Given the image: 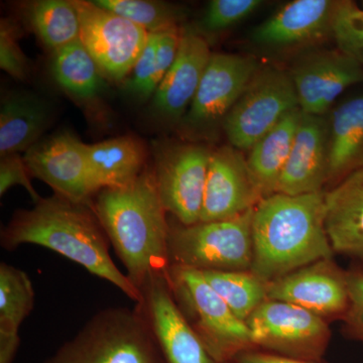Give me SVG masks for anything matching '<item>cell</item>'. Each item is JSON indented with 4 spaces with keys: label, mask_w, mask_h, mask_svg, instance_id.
<instances>
[{
    "label": "cell",
    "mask_w": 363,
    "mask_h": 363,
    "mask_svg": "<svg viewBox=\"0 0 363 363\" xmlns=\"http://www.w3.org/2000/svg\"><path fill=\"white\" fill-rule=\"evenodd\" d=\"M325 229L334 252L363 259V169L325 193Z\"/></svg>",
    "instance_id": "cell-20"
},
{
    "label": "cell",
    "mask_w": 363,
    "mask_h": 363,
    "mask_svg": "<svg viewBox=\"0 0 363 363\" xmlns=\"http://www.w3.org/2000/svg\"><path fill=\"white\" fill-rule=\"evenodd\" d=\"M162 79L156 58V33H150L147 45L131 71L126 88L133 96L147 99L155 94Z\"/></svg>",
    "instance_id": "cell-32"
},
{
    "label": "cell",
    "mask_w": 363,
    "mask_h": 363,
    "mask_svg": "<svg viewBox=\"0 0 363 363\" xmlns=\"http://www.w3.org/2000/svg\"><path fill=\"white\" fill-rule=\"evenodd\" d=\"M91 206L138 290L152 277L168 272L171 225L152 171L145 169L123 187L101 189Z\"/></svg>",
    "instance_id": "cell-2"
},
{
    "label": "cell",
    "mask_w": 363,
    "mask_h": 363,
    "mask_svg": "<svg viewBox=\"0 0 363 363\" xmlns=\"http://www.w3.org/2000/svg\"><path fill=\"white\" fill-rule=\"evenodd\" d=\"M300 108L290 72L259 69L225 116L231 147L250 150L291 111Z\"/></svg>",
    "instance_id": "cell-7"
},
{
    "label": "cell",
    "mask_w": 363,
    "mask_h": 363,
    "mask_svg": "<svg viewBox=\"0 0 363 363\" xmlns=\"http://www.w3.org/2000/svg\"><path fill=\"white\" fill-rule=\"evenodd\" d=\"M253 210L226 220L169 226V264L198 271H250Z\"/></svg>",
    "instance_id": "cell-6"
},
{
    "label": "cell",
    "mask_w": 363,
    "mask_h": 363,
    "mask_svg": "<svg viewBox=\"0 0 363 363\" xmlns=\"http://www.w3.org/2000/svg\"><path fill=\"white\" fill-rule=\"evenodd\" d=\"M211 152L197 145H179L157 150L152 171L168 213L182 225L200 222Z\"/></svg>",
    "instance_id": "cell-11"
},
{
    "label": "cell",
    "mask_w": 363,
    "mask_h": 363,
    "mask_svg": "<svg viewBox=\"0 0 363 363\" xmlns=\"http://www.w3.org/2000/svg\"><path fill=\"white\" fill-rule=\"evenodd\" d=\"M264 199L240 150L223 147L210 157L200 222L226 220Z\"/></svg>",
    "instance_id": "cell-14"
},
{
    "label": "cell",
    "mask_w": 363,
    "mask_h": 363,
    "mask_svg": "<svg viewBox=\"0 0 363 363\" xmlns=\"http://www.w3.org/2000/svg\"><path fill=\"white\" fill-rule=\"evenodd\" d=\"M262 0H212L200 21L203 32L217 33L228 30L255 13Z\"/></svg>",
    "instance_id": "cell-31"
},
{
    "label": "cell",
    "mask_w": 363,
    "mask_h": 363,
    "mask_svg": "<svg viewBox=\"0 0 363 363\" xmlns=\"http://www.w3.org/2000/svg\"><path fill=\"white\" fill-rule=\"evenodd\" d=\"M20 345V333L0 332V363H13Z\"/></svg>",
    "instance_id": "cell-37"
},
{
    "label": "cell",
    "mask_w": 363,
    "mask_h": 363,
    "mask_svg": "<svg viewBox=\"0 0 363 363\" xmlns=\"http://www.w3.org/2000/svg\"><path fill=\"white\" fill-rule=\"evenodd\" d=\"M325 193H274L253 210L250 272L266 281L333 255L325 229Z\"/></svg>",
    "instance_id": "cell-3"
},
{
    "label": "cell",
    "mask_w": 363,
    "mask_h": 363,
    "mask_svg": "<svg viewBox=\"0 0 363 363\" xmlns=\"http://www.w3.org/2000/svg\"><path fill=\"white\" fill-rule=\"evenodd\" d=\"M52 73L57 83L78 99H93L104 88V76L80 39L54 52Z\"/></svg>",
    "instance_id": "cell-25"
},
{
    "label": "cell",
    "mask_w": 363,
    "mask_h": 363,
    "mask_svg": "<svg viewBox=\"0 0 363 363\" xmlns=\"http://www.w3.org/2000/svg\"><path fill=\"white\" fill-rule=\"evenodd\" d=\"M140 292L135 310L147 324L162 363H219L177 305L167 272L147 279Z\"/></svg>",
    "instance_id": "cell-9"
},
{
    "label": "cell",
    "mask_w": 363,
    "mask_h": 363,
    "mask_svg": "<svg viewBox=\"0 0 363 363\" xmlns=\"http://www.w3.org/2000/svg\"><path fill=\"white\" fill-rule=\"evenodd\" d=\"M319 360H306L300 358L274 354V353L259 352L252 350L243 351L234 358L231 363H318Z\"/></svg>",
    "instance_id": "cell-36"
},
{
    "label": "cell",
    "mask_w": 363,
    "mask_h": 363,
    "mask_svg": "<svg viewBox=\"0 0 363 363\" xmlns=\"http://www.w3.org/2000/svg\"><path fill=\"white\" fill-rule=\"evenodd\" d=\"M215 292L242 321L267 300V283L247 271H200Z\"/></svg>",
    "instance_id": "cell-27"
},
{
    "label": "cell",
    "mask_w": 363,
    "mask_h": 363,
    "mask_svg": "<svg viewBox=\"0 0 363 363\" xmlns=\"http://www.w3.org/2000/svg\"><path fill=\"white\" fill-rule=\"evenodd\" d=\"M332 37L339 51L363 66V9L350 0L336 1Z\"/></svg>",
    "instance_id": "cell-30"
},
{
    "label": "cell",
    "mask_w": 363,
    "mask_h": 363,
    "mask_svg": "<svg viewBox=\"0 0 363 363\" xmlns=\"http://www.w3.org/2000/svg\"><path fill=\"white\" fill-rule=\"evenodd\" d=\"M1 247L13 250L35 245L59 253L109 281L133 302L140 290L119 271L109 253V240L91 204L55 194L42 198L32 209L20 210L1 231Z\"/></svg>",
    "instance_id": "cell-1"
},
{
    "label": "cell",
    "mask_w": 363,
    "mask_h": 363,
    "mask_svg": "<svg viewBox=\"0 0 363 363\" xmlns=\"http://www.w3.org/2000/svg\"><path fill=\"white\" fill-rule=\"evenodd\" d=\"M245 322L253 345L286 357L317 362L328 342L329 329L322 317L281 301L267 298Z\"/></svg>",
    "instance_id": "cell-8"
},
{
    "label": "cell",
    "mask_w": 363,
    "mask_h": 363,
    "mask_svg": "<svg viewBox=\"0 0 363 363\" xmlns=\"http://www.w3.org/2000/svg\"><path fill=\"white\" fill-rule=\"evenodd\" d=\"M212 52L206 40L194 32L182 33L175 63L154 94L157 114L169 121L180 118L190 108Z\"/></svg>",
    "instance_id": "cell-19"
},
{
    "label": "cell",
    "mask_w": 363,
    "mask_h": 363,
    "mask_svg": "<svg viewBox=\"0 0 363 363\" xmlns=\"http://www.w3.org/2000/svg\"><path fill=\"white\" fill-rule=\"evenodd\" d=\"M30 172L23 157L18 154L1 157L0 162V195L4 196L13 186H21L30 194L33 202L40 201L42 198L38 194L30 180Z\"/></svg>",
    "instance_id": "cell-34"
},
{
    "label": "cell",
    "mask_w": 363,
    "mask_h": 363,
    "mask_svg": "<svg viewBox=\"0 0 363 363\" xmlns=\"http://www.w3.org/2000/svg\"><path fill=\"white\" fill-rule=\"evenodd\" d=\"M329 179V123L302 112L292 150L276 193L290 196L322 192Z\"/></svg>",
    "instance_id": "cell-17"
},
{
    "label": "cell",
    "mask_w": 363,
    "mask_h": 363,
    "mask_svg": "<svg viewBox=\"0 0 363 363\" xmlns=\"http://www.w3.org/2000/svg\"><path fill=\"white\" fill-rule=\"evenodd\" d=\"M51 109L44 99L30 92H14L2 99L0 107L1 157L28 152L47 130Z\"/></svg>",
    "instance_id": "cell-21"
},
{
    "label": "cell",
    "mask_w": 363,
    "mask_h": 363,
    "mask_svg": "<svg viewBox=\"0 0 363 363\" xmlns=\"http://www.w3.org/2000/svg\"><path fill=\"white\" fill-rule=\"evenodd\" d=\"M257 70L259 65L252 57L212 54L189 108V123L206 125L226 116Z\"/></svg>",
    "instance_id": "cell-16"
},
{
    "label": "cell",
    "mask_w": 363,
    "mask_h": 363,
    "mask_svg": "<svg viewBox=\"0 0 363 363\" xmlns=\"http://www.w3.org/2000/svg\"><path fill=\"white\" fill-rule=\"evenodd\" d=\"M26 16L35 35L52 52L80 39V14L75 1H35L28 6Z\"/></svg>",
    "instance_id": "cell-26"
},
{
    "label": "cell",
    "mask_w": 363,
    "mask_h": 363,
    "mask_svg": "<svg viewBox=\"0 0 363 363\" xmlns=\"http://www.w3.org/2000/svg\"><path fill=\"white\" fill-rule=\"evenodd\" d=\"M18 28L11 21L0 23V68L9 75L23 80L28 75V61L18 45Z\"/></svg>",
    "instance_id": "cell-33"
},
{
    "label": "cell",
    "mask_w": 363,
    "mask_h": 363,
    "mask_svg": "<svg viewBox=\"0 0 363 363\" xmlns=\"http://www.w3.org/2000/svg\"><path fill=\"white\" fill-rule=\"evenodd\" d=\"M336 1L294 0L257 26L252 40L262 47L286 49L319 42L332 35Z\"/></svg>",
    "instance_id": "cell-18"
},
{
    "label": "cell",
    "mask_w": 363,
    "mask_h": 363,
    "mask_svg": "<svg viewBox=\"0 0 363 363\" xmlns=\"http://www.w3.org/2000/svg\"><path fill=\"white\" fill-rule=\"evenodd\" d=\"M167 277L177 305L217 362L231 363L243 351L252 350L247 322L231 311L201 272L171 264Z\"/></svg>",
    "instance_id": "cell-4"
},
{
    "label": "cell",
    "mask_w": 363,
    "mask_h": 363,
    "mask_svg": "<svg viewBox=\"0 0 363 363\" xmlns=\"http://www.w3.org/2000/svg\"><path fill=\"white\" fill-rule=\"evenodd\" d=\"M267 298L298 306L317 316L345 315L350 306L346 272L319 260L267 283Z\"/></svg>",
    "instance_id": "cell-15"
},
{
    "label": "cell",
    "mask_w": 363,
    "mask_h": 363,
    "mask_svg": "<svg viewBox=\"0 0 363 363\" xmlns=\"http://www.w3.org/2000/svg\"><path fill=\"white\" fill-rule=\"evenodd\" d=\"M86 157L99 190L123 187L145 171V150L131 136L85 145Z\"/></svg>",
    "instance_id": "cell-23"
},
{
    "label": "cell",
    "mask_w": 363,
    "mask_h": 363,
    "mask_svg": "<svg viewBox=\"0 0 363 363\" xmlns=\"http://www.w3.org/2000/svg\"><path fill=\"white\" fill-rule=\"evenodd\" d=\"M80 14V40L104 78L121 82L131 73L150 33L133 21L93 4L75 1Z\"/></svg>",
    "instance_id": "cell-10"
},
{
    "label": "cell",
    "mask_w": 363,
    "mask_h": 363,
    "mask_svg": "<svg viewBox=\"0 0 363 363\" xmlns=\"http://www.w3.org/2000/svg\"><path fill=\"white\" fill-rule=\"evenodd\" d=\"M44 363H162L140 313L108 308L91 318L77 335Z\"/></svg>",
    "instance_id": "cell-5"
},
{
    "label": "cell",
    "mask_w": 363,
    "mask_h": 363,
    "mask_svg": "<svg viewBox=\"0 0 363 363\" xmlns=\"http://www.w3.org/2000/svg\"><path fill=\"white\" fill-rule=\"evenodd\" d=\"M23 160L30 175L71 201L91 204L100 191L91 174L85 143L71 133L40 140L26 152Z\"/></svg>",
    "instance_id": "cell-12"
},
{
    "label": "cell",
    "mask_w": 363,
    "mask_h": 363,
    "mask_svg": "<svg viewBox=\"0 0 363 363\" xmlns=\"http://www.w3.org/2000/svg\"><path fill=\"white\" fill-rule=\"evenodd\" d=\"M363 169V93L339 105L329 123V179Z\"/></svg>",
    "instance_id": "cell-22"
},
{
    "label": "cell",
    "mask_w": 363,
    "mask_h": 363,
    "mask_svg": "<svg viewBox=\"0 0 363 363\" xmlns=\"http://www.w3.org/2000/svg\"><path fill=\"white\" fill-rule=\"evenodd\" d=\"M350 306L344 315L348 334L363 344V271L346 272Z\"/></svg>",
    "instance_id": "cell-35"
},
{
    "label": "cell",
    "mask_w": 363,
    "mask_h": 363,
    "mask_svg": "<svg viewBox=\"0 0 363 363\" xmlns=\"http://www.w3.org/2000/svg\"><path fill=\"white\" fill-rule=\"evenodd\" d=\"M35 306V291L26 272L0 264V332L18 333Z\"/></svg>",
    "instance_id": "cell-28"
},
{
    "label": "cell",
    "mask_w": 363,
    "mask_h": 363,
    "mask_svg": "<svg viewBox=\"0 0 363 363\" xmlns=\"http://www.w3.org/2000/svg\"><path fill=\"white\" fill-rule=\"evenodd\" d=\"M301 117L300 108L291 111L248 150L247 166L264 198L276 193L279 177L292 150Z\"/></svg>",
    "instance_id": "cell-24"
},
{
    "label": "cell",
    "mask_w": 363,
    "mask_h": 363,
    "mask_svg": "<svg viewBox=\"0 0 363 363\" xmlns=\"http://www.w3.org/2000/svg\"><path fill=\"white\" fill-rule=\"evenodd\" d=\"M290 75L301 111L324 116L344 91L363 82V66L338 49L313 52L298 60Z\"/></svg>",
    "instance_id": "cell-13"
},
{
    "label": "cell",
    "mask_w": 363,
    "mask_h": 363,
    "mask_svg": "<svg viewBox=\"0 0 363 363\" xmlns=\"http://www.w3.org/2000/svg\"><path fill=\"white\" fill-rule=\"evenodd\" d=\"M93 4L133 21L149 33L178 28L182 11L173 4L152 0H95Z\"/></svg>",
    "instance_id": "cell-29"
}]
</instances>
